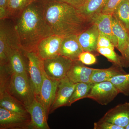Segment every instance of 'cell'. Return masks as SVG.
Returning <instances> with one entry per match:
<instances>
[{"label": "cell", "instance_id": "6da1fadb", "mask_svg": "<svg viewBox=\"0 0 129 129\" xmlns=\"http://www.w3.org/2000/svg\"><path fill=\"white\" fill-rule=\"evenodd\" d=\"M13 19L22 49L35 51L42 40L53 35L45 18L42 0H33L18 16Z\"/></svg>", "mask_w": 129, "mask_h": 129}, {"label": "cell", "instance_id": "7a4b0ae2", "mask_svg": "<svg viewBox=\"0 0 129 129\" xmlns=\"http://www.w3.org/2000/svg\"><path fill=\"white\" fill-rule=\"evenodd\" d=\"M44 14L52 34L63 37L78 35L92 23L70 5L55 0H42Z\"/></svg>", "mask_w": 129, "mask_h": 129}, {"label": "cell", "instance_id": "3957f363", "mask_svg": "<svg viewBox=\"0 0 129 129\" xmlns=\"http://www.w3.org/2000/svg\"><path fill=\"white\" fill-rule=\"evenodd\" d=\"M0 90V92L7 91L22 103L26 109L35 97L28 74H12Z\"/></svg>", "mask_w": 129, "mask_h": 129}, {"label": "cell", "instance_id": "277c9868", "mask_svg": "<svg viewBox=\"0 0 129 129\" xmlns=\"http://www.w3.org/2000/svg\"><path fill=\"white\" fill-rule=\"evenodd\" d=\"M19 49H22L14 21L0 19V66L7 64L12 52Z\"/></svg>", "mask_w": 129, "mask_h": 129}, {"label": "cell", "instance_id": "5b68a950", "mask_svg": "<svg viewBox=\"0 0 129 129\" xmlns=\"http://www.w3.org/2000/svg\"><path fill=\"white\" fill-rule=\"evenodd\" d=\"M43 60L44 71L46 75L50 79L57 81L67 76L74 62L60 55Z\"/></svg>", "mask_w": 129, "mask_h": 129}, {"label": "cell", "instance_id": "8992f818", "mask_svg": "<svg viewBox=\"0 0 129 129\" xmlns=\"http://www.w3.org/2000/svg\"><path fill=\"white\" fill-rule=\"evenodd\" d=\"M28 73L35 97L37 98L43 80V60L35 51L25 52Z\"/></svg>", "mask_w": 129, "mask_h": 129}, {"label": "cell", "instance_id": "52a82bcc", "mask_svg": "<svg viewBox=\"0 0 129 129\" xmlns=\"http://www.w3.org/2000/svg\"><path fill=\"white\" fill-rule=\"evenodd\" d=\"M119 92L109 81L93 84L87 98L95 101L102 105H107L113 101Z\"/></svg>", "mask_w": 129, "mask_h": 129}, {"label": "cell", "instance_id": "ba28073f", "mask_svg": "<svg viewBox=\"0 0 129 129\" xmlns=\"http://www.w3.org/2000/svg\"><path fill=\"white\" fill-rule=\"evenodd\" d=\"M30 115L13 112L0 107V129H29Z\"/></svg>", "mask_w": 129, "mask_h": 129}, {"label": "cell", "instance_id": "9c48e42d", "mask_svg": "<svg viewBox=\"0 0 129 129\" xmlns=\"http://www.w3.org/2000/svg\"><path fill=\"white\" fill-rule=\"evenodd\" d=\"M60 81L54 80L48 78L44 71L43 80L39 94L36 98L44 107L47 117L55 98Z\"/></svg>", "mask_w": 129, "mask_h": 129}, {"label": "cell", "instance_id": "30bf717a", "mask_svg": "<svg viewBox=\"0 0 129 129\" xmlns=\"http://www.w3.org/2000/svg\"><path fill=\"white\" fill-rule=\"evenodd\" d=\"M63 37L52 35L44 38L37 45L35 52L44 60L60 55V47Z\"/></svg>", "mask_w": 129, "mask_h": 129}, {"label": "cell", "instance_id": "8fae6325", "mask_svg": "<svg viewBox=\"0 0 129 129\" xmlns=\"http://www.w3.org/2000/svg\"><path fill=\"white\" fill-rule=\"evenodd\" d=\"M76 85L67 76L60 81L55 98L51 107L50 114L59 108L69 106L70 98Z\"/></svg>", "mask_w": 129, "mask_h": 129}, {"label": "cell", "instance_id": "7c38bea8", "mask_svg": "<svg viewBox=\"0 0 129 129\" xmlns=\"http://www.w3.org/2000/svg\"><path fill=\"white\" fill-rule=\"evenodd\" d=\"M99 35L97 27L92 22L88 27L77 35L79 42L84 51L89 52L96 56L99 55L97 43Z\"/></svg>", "mask_w": 129, "mask_h": 129}, {"label": "cell", "instance_id": "4fadbf2b", "mask_svg": "<svg viewBox=\"0 0 129 129\" xmlns=\"http://www.w3.org/2000/svg\"><path fill=\"white\" fill-rule=\"evenodd\" d=\"M27 110L30 115L29 129H50L46 112L37 98L35 97Z\"/></svg>", "mask_w": 129, "mask_h": 129}, {"label": "cell", "instance_id": "5bb4252c", "mask_svg": "<svg viewBox=\"0 0 129 129\" xmlns=\"http://www.w3.org/2000/svg\"><path fill=\"white\" fill-rule=\"evenodd\" d=\"M123 128L129 123V103L118 104L109 110L100 119Z\"/></svg>", "mask_w": 129, "mask_h": 129}, {"label": "cell", "instance_id": "9a60e30c", "mask_svg": "<svg viewBox=\"0 0 129 129\" xmlns=\"http://www.w3.org/2000/svg\"><path fill=\"white\" fill-rule=\"evenodd\" d=\"M5 66L11 74H28L27 60L25 52L22 50L13 51L8 57Z\"/></svg>", "mask_w": 129, "mask_h": 129}, {"label": "cell", "instance_id": "2e32d148", "mask_svg": "<svg viewBox=\"0 0 129 129\" xmlns=\"http://www.w3.org/2000/svg\"><path fill=\"white\" fill-rule=\"evenodd\" d=\"M83 51L78 40L77 35L63 37L60 51V55L73 61L78 60L79 56Z\"/></svg>", "mask_w": 129, "mask_h": 129}, {"label": "cell", "instance_id": "e0dca14e", "mask_svg": "<svg viewBox=\"0 0 129 129\" xmlns=\"http://www.w3.org/2000/svg\"><path fill=\"white\" fill-rule=\"evenodd\" d=\"M91 21L96 25L99 33L108 37L115 47L117 48V40L113 32L112 14L100 13L94 16Z\"/></svg>", "mask_w": 129, "mask_h": 129}, {"label": "cell", "instance_id": "ac0fdd59", "mask_svg": "<svg viewBox=\"0 0 129 129\" xmlns=\"http://www.w3.org/2000/svg\"><path fill=\"white\" fill-rule=\"evenodd\" d=\"M95 70L86 67L79 60L74 61L67 76L75 83H91V78Z\"/></svg>", "mask_w": 129, "mask_h": 129}, {"label": "cell", "instance_id": "d6986e66", "mask_svg": "<svg viewBox=\"0 0 129 129\" xmlns=\"http://www.w3.org/2000/svg\"><path fill=\"white\" fill-rule=\"evenodd\" d=\"M0 107L11 112L25 115H30L26 107L21 102L7 92H0Z\"/></svg>", "mask_w": 129, "mask_h": 129}, {"label": "cell", "instance_id": "ffe728a7", "mask_svg": "<svg viewBox=\"0 0 129 129\" xmlns=\"http://www.w3.org/2000/svg\"><path fill=\"white\" fill-rule=\"evenodd\" d=\"M126 74L123 67L113 64L112 67L107 69H95L91 76L90 82L95 84L109 81L114 76Z\"/></svg>", "mask_w": 129, "mask_h": 129}, {"label": "cell", "instance_id": "44dd1931", "mask_svg": "<svg viewBox=\"0 0 129 129\" xmlns=\"http://www.w3.org/2000/svg\"><path fill=\"white\" fill-rule=\"evenodd\" d=\"M113 33L117 40V48L120 53L129 42V31L112 14Z\"/></svg>", "mask_w": 129, "mask_h": 129}, {"label": "cell", "instance_id": "7402d4cb", "mask_svg": "<svg viewBox=\"0 0 129 129\" xmlns=\"http://www.w3.org/2000/svg\"><path fill=\"white\" fill-rule=\"evenodd\" d=\"M108 0H86L84 5L78 9L86 19L91 21L94 16L101 13Z\"/></svg>", "mask_w": 129, "mask_h": 129}, {"label": "cell", "instance_id": "603a6c76", "mask_svg": "<svg viewBox=\"0 0 129 129\" xmlns=\"http://www.w3.org/2000/svg\"><path fill=\"white\" fill-rule=\"evenodd\" d=\"M33 0H9L7 18L14 19L19 15Z\"/></svg>", "mask_w": 129, "mask_h": 129}, {"label": "cell", "instance_id": "cb8c5ba5", "mask_svg": "<svg viewBox=\"0 0 129 129\" xmlns=\"http://www.w3.org/2000/svg\"><path fill=\"white\" fill-rule=\"evenodd\" d=\"M93 84L91 83H76V87L70 100L69 106H71L79 100L87 98Z\"/></svg>", "mask_w": 129, "mask_h": 129}, {"label": "cell", "instance_id": "d4e9b609", "mask_svg": "<svg viewBox=\"0 0 129 129\" xmlns=\"http://www.w3.org/2000/svg\"><path fill=\"white\" fill-rule=\"evenodd\" d=\"M129 31V0H124L112 14Z\"/></svg>", "mask_w": 129, "mask_h": 129}, {"label": "cell", "instance_id": "484cf974", "mask_svg": "<svg viewBox=\"0 0 129 129\" xmlns=\"http://www.w3.org/2000/svg\"><path fill=\"white\" fill-rule=\"evenodd\" d=\"M98 53L107 58L109 61L113 64H117L123 68H127L124 60L122 56L118 55L114 49L108 47H99L97 48Z\"/></svg>", "mask_w": 129, "mask_h": 129}, {"label": "cell", "instance_id": "4316f807", "mask_svg": "<svg viewBox=\"0 0 129 129\" xmlns=\"http://www.w3.org/2000/svg\"><path fill=\"white\" fill-rule=\"evenodd\" d=\"M109 81L115 86L119 93L129 96V74L114 76Z\"/></svg>", "mask_w": 129, "mask_h": 129}, {"label": "cell", "instance_id": "83f0119b", "mask_svg": "<svg viewBox=\"0 0 129 129\" xmlns=\"http://www.w3.org/2000/svg\"><path fill=\"white\" fill-rule=\"evenodd\" d=\"M95 55L88 51H83L79 56L78 60L86 65H92L96 63L97 60Z\"/></svg>", "mask_w": 129, "mask_h": 129}, {"label": "cell", "instance_id": "f1b7e54d", "mask_svg": "<svg viewBox=\"0 0 129 129\" xmlns=\"http://www.w3.org/2000/svg\"><path fill=\"white\" fill-rule=\"evenodd\" d=\"M124 0H108L102 13L112 14L115 9Z\"/></svg>", "mask_w": 129, "mask_h": 129}, {"label": "cell", "instance_id": "f546056e", "mask_svg": "<svg viewBox=\"0 0 129 129\" xmlns=\"http://www.w3.org/2000/svg\"><path fill=\"white\" fill-rule=\"evenodd\" d=\"M98 48L99 47H108L114 49L115 48L111 40L104 35L99 33L98 40Z\"/></svg>", "mask_w": 129, "mask_h": 129}, {"label": "cell", "instance_id": "4dcf8cb0", "mask_svg": "<svg viewBox=\"0 0 129 129\" xmlns=\"http://www.w3.org/2000/svg\"><path fill=\"white\" fill-rule=\"evenodd\" d=\"M94 129H124L123 128L115 125L107 121L99 120L95 122L94 125Z\"/></svg>", "mask_w": 129, "mask_h": 129}, {"label": "cell", "instance_id": "1f68e13d", "mask_svg": "<svg viewBox=\"0 0 129 129\" xmlns=\"http://www.w3.org/2000/svg\"><path fill=\"white\" fill-rule=\"evenodd\" d=\"M58 2L63 3L79 9L84 4L86 0H55Z\"/></svg>", "mask_w": 129, "mask_h": 129}, {"label": "cell", "instance_id": "d6a6232c", "mask_svg": "<svg viewBox=\"0 0 129 129\" xmlns=\"http://www.w3.org/2000/svg\"><path fill=\"white\" fill-rule=\"evenodd\" d=\"M9 0H0V19L7 18Z\"/></svg>", "mask_w": 129, "mask_h": 129}, {"label": "cell", "instance_id": "836d02e7", "mask_svg": "<svg viewBox=\"0 0 129 129\" xmlns=\"http://www.w3.org/2000/svg\"><path fill=\"white\" fill-rule=\"evenodd\" d=\"M121 53L127 68H128L129 67V42Z\"/></svg>", "mask_w": 129, "mask_h": 129}, {"label": "cell", "instance_id": "e575fe53", "mask_svg": "<svg viewBox=\"0 0 129 129\" xmlns=\"http://www.w3.org/2000/svg\"><path fill=\"white\" fill-rule=\"evenodd\" d=\"M125 129H129V123L128 124V125L125 127Z\"/></svg>", "mask_w": 129, "mask_h": 129}, {"label": "cell", "instance_id": "d590c367", "mask_svg": "<svg viewBox=\"0 0 129 129\" xmlns=\"http://www.w3.org/2000/svg\"></svg>", "mask_w": 129, "mask_h": 129}]
</instances>
